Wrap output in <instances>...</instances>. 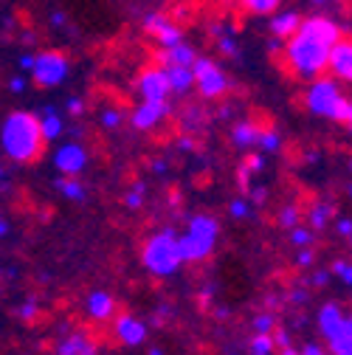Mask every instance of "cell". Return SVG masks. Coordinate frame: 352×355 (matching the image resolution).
<instances>
[{"label": "cell", "mask_w": 352, "mask_h": 355, "mask_svg": "<svg viewBox=\"0 0 352 355\" xmlns=\"http://www.w3.org/2000/svg\"><path fill=\"white\" fill-rule=\"evenodd\" d=\"M46 144H49V139H46V132H42L39 116H34L28 110H12L3 119V127H0V147H3L9 161L34 164V161H39Z\"/></svg>", "instance_id": "cell-1"}, {"label": "cell", "mask_w": 352, "mask_h": 355, "mask_svg": "<svg viewBox=\"0 0 352 355\" xmlns=\"http://www.w3.org/2000/svg\"><path fill=\"white\" fill-rule=\"evenodd\" d=\"M330 54H333V46H327V42L304 31L293 34L285 42V51H282L288 71L301 82H313L324 71H330Z\"/></svg>", "instance_id": "cell-2"}, {"label": "cell", "mask_w": 352, "mask_h": 355, "mask_svg": "<svg viewBox=\"0 0 352 355\" xmlns=\"http://www.w3.org/2000/svg\"><path fill=\"white\" fill-rule=\"evenodd\" d=\"M141 265L144 271L152 274L155 279H169L178 274V268L184 265V254H181V234L172 226L152 232L144 245H141Z\"/></svg>", "instance_id": "cell-3"}, {"label": "cell", "mask_w": 352, "mask_h": 355, "mask_svg": "<svg viewBox=\"0 0 352 355\" xmlns=\"http://www.w3.org/2000/svg\"><path fill=\"white\" fill-rule=\"evenodd\" d=\"M304 107L310 110L313 116H319V119H327V121H335V124H346L352 99L341 91L338 79L330 73V76H319L313 82H307Z\"/></svg>", "instance_id": "cell-4"}, {"label": "cell", "mask_w": 352, "mask_h": 355, "mask_svg": "<svg viewBox=\"0 0 352 355\" xmlns=\"http://www.w3.org/2000/svg\"><path fill=\"white\" fill-rule=\"evenodd\" d=\"M217 237H220V223L211 214H192L181 234L184 262H195V265L206 262L217 248Z\"/></svg>", "instance_id": "cell-5"}, {"label": "cell", "mask_w": 352, "mask_h": 355, "mask_svg": "<svg viewBox=\"0 0 352 355\" xmlns=\"http://www.w3.org/2000/svg\"><path fill=\"white\" fill-rule=\"evenodd\" d=\"M71 73V60L68 54L62 51H39L37 54V62H34V71L28 73L31 82L37 87H57L68 79Z\"/></svg>", "instance_id": "cell-6"}, {"label": "cell", "mask_w": 352, "mask_h": 355, "mask_svg": "<svg viewBox=\"0 0 352 355\" xmlns=\"http://www.w3.org/2000/svg\"><path fill=\"white\" fill-rule=\"evenodd\" d=\"M195 79H197V94L203 99H220V96H226L229 87H231L226 71L220 68L214 60H209V57H197V62H195Z\"/></svg>", "instance_id": "cell-7"}, {"label": "cell", "mask_w": 352, "mask_h": 355, "mask_svg": "<svg viewBox=\"0 0 352 355\" xmlns=\"http://www.w3.org/2000/svg\"><path fill=\"white\" fill-rule=\"evenodd\" d=\"M136 91L147 102H169L172 96V85H169V71L166 65H152L144 68L136 79Z\"/></svg>", "instance_id": "cell-8"}, {"label": "cell", "mask_w": 352, "mask_h": 355, "mask_svg": "<svg viewBox=\"0 0 352 355\" xmlns=\"http://www.w3.org/2000/svg\"><path fill=\"white\" fill-rule=\"evenodd\" d=\"M169 113H172L169 102H147V99H141L133 107V113H130V124H133L136 130H141V132H152L169 119Z\"/></svg>", "instance_id": "cell-9"}, {"label": "cell", "mask_w": 352, "mask_h": 355, "mask_svg": "<svg viewBox=\"0 0 352 355\" xmlns=\"http://www.w3.org/2000/svg\"><path fill=\"white\" fill-rule=\"evenodd\" d=\"M113 336H116V341L121 344V347H141L144 341H147V336H150V327H147V322H141L139 316H133V313H118L116 319H113Z\"/></svg>", "instance_id": "cell-10"}, {"label": "cell", "mask_w": 352, "mask_h": 355, "mask_svg": "<svg viewBox=\"0 0 352 355\" xmlns=\"http://www.w3.org/2000/svg\"><path fill=\"white\" fill-rule=\"evenodd\" d=\"M87 161H91V155L79 141H65L62 147L54 150V166L60 175H82Z\"/></svg>", "instance_id": "cell-11"}, {"label": "cell", "mask_w": 352, "mask_h": 355, "mask_svg": "<svg viewBox=\"0 0 352 355\" xmlns=\"http://www.w3.org/2000/svg\"><path fill=\"white\" fill-rule=\"evenodd\" d=\"M316 324H319V333L324 341L330 338H338L344 333H349V324H346V310L338 304V302H324L319 316H316Z\"/></svg>", "instance_id": "cell-12"}, {"label": "cell", "mask_w": 352, "mask_h": 355, "mask_svg": "<svg viewBox=\"0 0 352 355\" xmlns=\"http://www.w3.org/2000/svg\"><path fill=\"white\" fill-rule=\"evenodd\" d=\"M144 31L158 42L161 49H169V46H178V42H184V31L175 26L172 20H166L164 15H147L144 17Z\"/></svg>", "instance_id": "cell-13"}, {"label": "cell", "mask_w": 352, "mask_h": 355, "mask_svg": "<svg viewBox=\"0 0 352 355\" xmlns=\"http://www.w3.org/2000/svg\"><path fill=\"white\" fill-rule=\"evenodd\" d=\"M330 73L338 82L352 85V37H341L330 54Z\"/></svg>", "instance_id": "cell-14"}, {"label": "cell", "mask_w": 352, "mask_h": 355, "mask_svg": "<svg viewBox=\"0 0 352 355\" xmlns=\"http://www.w3.org/2000/svg\"><path fill=\"white\" fill-rule=\"evenodd\" d=\"M299 31L313 34L316 40L327 42V46H335V42L344 37V34H341V26H338L335 20H330V17H322V15H316V17H304Z\"/></svg>", "instance_id": "cell-15"}, {"label": "cell", "mask_w": 352, "mask_h": 355, "mask_svg": "<svg viewBox=\"0 0 352 355\" xmlns=\"http://www.w3.org/2000/svg\"><path fill=\"white\" fill-rule=\"evenodd\" d=\"M85 313L94 322H110L116 316V299L107 291H91L85 296Z\"/></svg>", "instance_id": "cell-16"}, {"label": "cell", "mask_w": 352, "mask_h": 355, "mask_svg": "<svg viewBox=\"0 0 352 355\" xmlns=\"http://www.w3.org/2000/svg\"><path fill=\"white\" fill-rule=\"evenodd\" d=\"M62 355H99V344L87 333H68L57 341V349Z\"/></svg>", "instance_id": "cell-17"}, {"label": "cell", "mask_w": 352, "mask_h": 355, "mask_svg": "<svg viewBox=\"0 0 352 355\" xmlns=\"http://www.w3.org/2000/svg\"><path fill=\"white\" fill-rule=\"evenodd\" d=\"M259 136H262V127H259L256 121H251V119H243V121H237L234 130H231V144L245 153V150L259 147Z\"/></svg>", "instance_id": "cell-18"}, {"label": "cell", "mask_w": 352, "mask_h": 355, "mask_svg": "<svg viewBox=\"0 0 352 355\" xmlns=\"http://www.w3.org/2000/svg\"><path fill=\"white\" fill-rule=\"evenodd\" d=\"M301 20H304V17H301L299 12H276V15L271 17L268 28H271L274 37H279V40H290L293 34H299Z\"/></svg>", "instance_id": "cell-19"}, {"label": "cell", "mask_w": 352, "mask_h": 355, "mask_svg": "<svg viewBox=\"0 0 352 355\" xmlns=\"http://www.w3.org/2000/svg\"><path fill=\"white\" fill-rule=\"evenodd\" d=\"M169 71V85H172V94H189L192 87H197V79H195V65H166Z\"/></svg>", "instance_id": "cell-20"}, {"label": "cell", "mask_w": 352, "mask_h": 355, "mask_svg": "<svg viewBox=\"0 0 352 355\" xmlns=\"http://www.w3.org/2000/svg\"><path fill=\"white\" fill-rule=\"evenodd\" d=\"M158 60H161V65H195L197 62V51L189 46V42H178V46L161 49Z\"/></svg>", "instance_id": "cell-21"}, {"label": "cell", "mask_w": 352, "mask_h": 355, "mask_svg": "<svg viewBox=\"0 0 352 355\" xmlns=\"http://www.w3.org/2000/svg\"><path fill=\"white\" fill-rule=\"evenodd\" d=\"M262 169H265V155H262V153H248V155L243 158V164L237 166V181H240V187H243V189H251V178L259 175Z\"/></svg>", "instance_id": "cell-22"}, {"label": "cell", "mask_w": 352, "mask_h": 355, "mask_svg": "<svg viewBox=\"0 0 352 355\" xmlns=\"http://www.w3.org/2000/svg\"><path fill=\"white\" fill-rule=\"evenodd\" d=\"M333 214H335V203H330V200H316L310 209H307V226L316 229V232H322V229H327V223L333 220Z\"/></svg>", "instance_id": "cell-23"}, {"label": "cell", "mask_w": 352, "mask_h": 355, "mask_svg": "<svg viewBox=\"0 0 352 355\" xmlns=\"http://www.w3.org/2000/svg\"><path fill=\"white\" fill-rule=\"evenodd\" d=\"M54 187H57V192H60L62 198H68V200H73V203H82V200L87 198V189H85V184L79 181L76 175H62Z\"/></svg>", "instance_id": "cell-24"}, {"label": "cell", "mask_w": 352, "mask_h": 355, "mask_svg": "<svg viewBox=\"0 0 352 355\" xmlns=\"http://www.w3.org/2000/svg\"><path fill=\"white\" fill-rule=\"evenodd\" d=\"M39 124H42V132H46V139H49V141H57L62 132H65L62 116H60L54 107H42V113H39Z\"/></svg>", "instance_id": "cell-25"}, {"label": "cell", "mask_w": 352, "mask_h": 355, "mask_svg": "<svg viewBox=\"0 0 352 355\" xmlns=\"http://www.w3.org/2000/svg\"><path fill=\"white\" fill-rule=\"evenodd\" d=\"M282 150V132L276 127H262V136H259V153L274 155Z\"/></svg>", "instance_id": "cell-26"}, {"label": "cell", "mask_w": 352, "mask_h": 355, "mask_svg": "<svg viewBox=\"0 0 352 355\" xmlns=\"http://www.w3.org/2000/svg\"><path fill=\"white\" fill-rule=\"evenodd\" d=\"M144 200H147V184L144 181H133L127 187V192H124V206L139 211L144 206Z\"/></svg>", "instance_id": "cell-27"}, {"label": "cell", "mask_w": 352, "mask_h": 355, "mask_svg": "<svg viewBox=\"0 0 352 355\" xmlns=\"http://www.w3.org/2000/svg\"><path fill=\"white\" fill-rule=\"evenodd\" d=\"M240 6L248 12V15H276L282 0H240Z\"/></svg>", "instance_id": "cell-28"}, {"label": "cell", "mask_w": 352, "mask_h": 355, "mask_svg": "<svg viewBox=\"0 0 352 355\" xmlns=\"http://www.w3.org/2000/svg\"><path fill=\"white\" fill-rule=\"evenodd\" d=\"M15 316H17L20 322H26V324L37 322V319H39V302H37L34 296H28L26 302H20V304L15 307Z\"/></svg>", "instance_id": "cell-29"}, {"label": "cell", "mask_w": 352, "mask_h": 355, "mask_svg": "<svg viewBox=\"0 0 352 355\" xmlns=\"http://www.w3.org/2000/svg\"><path fill=\"white\" fill-rule=\"evenodd\" d=\"M299 220H301V209L296 206V203H288V206H282L279 209V214H276V223L282 226V229H293V226H299Z\"/></svg>", "instance_id": "cell-30"}, {"label": "cell", "mask_w": 352, "mask_h": 355, "mask_svg": "<svg viewBox=\"0 0 352 355\" xmlns=\"http://www.w3.org/2000/svg\"><path fill=\"white\" fill-rule=\"evenodd\" d=\"M313 234H316V229H310V226H293L288 240H290L296 248H307V245L313 243Z\"/></svg>", "instance_id": "cell-31"}, {"label": "cell", "mask_w": 352, "mask_h": 355, "mask_svg": "<svg viewBox=\"0 0 352 355\" xmlns=\"http://www.w3.org/2000/svg\"><path fill=\"white\" fill-rule=\"evenodd\" d=\"M99 124H102L105 130H118V127L124 124V113H121L118 107H105V110L99 113Z\"/></svg>", "instance_id": "cell-32"}, {"label": "cell", "mask_w": 352, "mask_h": 355, "mask_svg": "<svg viewBox=\"0 0 352 355\" xmlns=\"http://www.w3.org/2000/svg\"><path fill=\"white\" fill-rule=\"evenodd\" d=\"M324 344H327L330 355H352V333H344V336L330 338V341H324Z\"/></svg>", "instance_id": "cell-33"}, {"label": "cell", "mask_w": 352, "mask_h": 355, "mask_svg": "<svg viewBox=\"0 0 352 355\" xmlns=\"http://www.w3.org/2000/svg\"><path fill=\"white\" fill-rule=\"evenodd\" d=\"M251 327H254V333H274V330H276V316L271 313V310H268V313L262 310V313L254 316Z\"/></svg>", "instance_id": "cell-34"}, {"label": "cell", "mask_w": 352, "mask_h": 355, "mask_svg": "<svg viewBox=\"0 0 352 355\" xmlns=\"http://www.w3.org/2000/svg\"><path fill=\"white\" fill-rule=\"evenodd\" d=\"M229 217L231 220H248L251 217V198H234L229 203Z\"/></svg>", "instance_id": "cell-35"}, {"label": "cell", "mask_w": 352, "mask_h": 355, "mask_svg": "<svg viewBox=\"0 0 352 355\" xmlns=\"http://www.w3.org/2000/svg\"><path fill=\"white\" fill-rule=\"evenodd\" d=\"M333 277H338L346 288H352V262L349 259H335L333 262Z\"/></svg>", "instance_id": "cell-36"}, {"label": "cell", "mask_w": 352, "mask_h": 355, "mask_svg": "<svg viewBox=\"0 0 352 355\" xmlns=\"http://www.w3.org/2000/svg\"><path fill=\"white\" fill-rule=\"evenodd\" d=\"M200 121H203V110L200 107H189L184 113V119H181V127H184V132H195Z\"/></svg>", "instance_id": "cell-37"}, {"label": "cell", "mask_w": 352, "mask_h": 355, "mask_svg": "<svg viewBox=\"0 0 352 355\" xmlns=\"http://www.w3.org/2000/svg\"><path fill=\"white\" fill-rule=\"evenodd\" d=\"M313 262H316V254H313L310 245H307V248H299V254H296V268H310Z\"/></svg>", "instance_id": "cell-38"}, {"label": "cell", "mask_w": 352, "mask_h": 355, "mask_svg": "<svg viewBox=\"0 0 352 355\" xmlns=\"http://www.w3.org/2000/svg\"><path fill=\"white\" fill-rule=\"evenodd\" d=\"M335 234L344 237V240L352 237V217H344V214H341V217L335 220Z\"/></svg>", "instance_id": "cell-39"}, {"label": "cell", "mask_w": 352, "mask_h": 355, "mask_svg": "<svg viewBox=\"0 0 352 355\" xmlns=\"http://www.w3.org/2000/svg\"><path fill=\"white\" fill-rule=\"evenodd\" d=\"M248 198H251L254 206H265L268 203V189L265 187H251L248 189Z\"/></svg>", "instance_id": "cell-40"}, {"label": "cell", "mask_w": 352, "mask_h": 355, "mask_svg": "<svg viewBox=\"0 0 352 355\" xmlns=\"http://www.w3.org/2000/svg\"><path fill=\"white\" fill-rule=\"evenodd\" d=\"M26 87H28V79H26L23 73H17V76L9 79V91H12V94L20 96V94H26Z\"/></svg>", "instance_id": "cell-41"}, {"label": "cell", "mask_w": 352, "mask_h": 355, "mask_svg": "<svg viewBox=\"0 0 352 355\" xmlns=\"http://www.w3.org/2000/svg\"><path fill=\"white\" fill-rule=\"evenodd\" d=\"M65 107H68L71 116H82V113H85V99H82V96H68Z\"/></svg>", "instance_id": "cell-42"}, {"label": "cell", "mask_w": 352, "mask_h": 355, "mask_svg": "<svg viewBox=\"0 0 352 355\" xmlns=\"http://www.w3.org/2000/svg\"><path fill=\"white\" fill-rule=\"evenodd\" d=\"M34 62H37V54H20V57H17V68H20L23 73H31V71H34Z\"/></svg>", "instance_id": "cell-43"}, {"label": "cell", "mask_w": 352, "mask_h": 355, "mask_svg": "<svg viewBox=\"0 0 352 355\" xmlns=\"http://www.w3.org/2000/svg\"><path fill=\"white\" fill-rule=\"evenodd\" d=\"M330 274H333V271H313V274H310V288H327Z\"/></svg>", "instance_id": "cell-44"}, {"label": "cell", "mask_w": 352, "mask_h": 355, "mask_svg": "<svg viewBox=\"0 0 352 355\" xmlns=\"http://www.w3.org/2000/svg\"><path fill=\"white\" fill-rule=\"evenodd\" d=\"M307 299H310V293H307V288H293V291L288 293V302H290V304H304Z\"/></svg>", "instance_id": "cell-45"}, {"label": "cell", "mask_w": 352, "mask_h": 355, "mask_svg": "<svg viewBox=\"0 0 352 355\" xmlns=\"http://www.w3.org/2000/svg\"><path fill=\"white\" fill-rule=\"evenodd\" d=\"M169 316H172V304H166V302H164V304L158 307V313H155V319H152V327H161V324H164V322H166Z\"/></svg>", "instance_id": "cell-46"}, {"label": "cell", "mask_w": 352, "mask_h": 355, "mask_svg": "<svg viewBox=\"0 0 352 355\" xmlns=\"http://www.w3.org/2000/svg\"><path fill=\"white\" fill-rule=\"evenodd\" d=\"M274 341H276V349H285V347H293V338L288 330H274Z\"/></svg>", "instance_id": "cell-47"}, {"label": "cell", "mask_w": 352, "mask_h": 355, "mask_svg": "<svg viewBox=\"0 0 352 355\" xmlns=\"http://www.w3.org/2000/svg\"><path fill=\"white\" fill-rule=\"evenodd\" d=\"M195 147H197V144H195V139L189 136V132H184V136L178 139V150H181V153H195Z\"/></svg>", "instance_id": "cell-48"}, {"label": "cell", "mask_w": 352, "mask_h": 355, "mask_svg": "<svg viewBox=\"0 0 352 355\" xmlns=\"http://www.w3.org/2000/svg\"><path fill=\"white\" fill-rule=\"evenodd\" d=\"M299 355H330V349H324V347H319V344H304V347L299 349Z\"/></svg>", "instance_id": "cell-49"}, {"label": "cell", "mask_w": 352, "mask_h": 355, "mask_svg": "<svg viewBox=\"0 0 352 355\" xmlns=\"http://www.w3.org/2000/svg\"><path fill=\"white\" fill-rule=\"evenodd\" d=\"M197 296H200V302H203V304H209V302H211V296H214V282H206V285L200 288V293H197Z\"/></svg>", "instance_id": "cell-50"}, {"label": "cell", "mask_w": 352, "mask_h": 355, "mask_svg": "<svg viewBox=\"0 0 352 355\" xmlns=\"http://www.w3.org/2000/svg\"><path fill=\"white\" fill-rule=\"evenodd\" d=\"M150 166H152V172H155V175H166V169H169V164H166L164 158H155V161H150Z\"/></svg>", "instance_id": "cell-51"}, {"label": "cell", "mask_w": 352, "mask_h": 355, "mask_svg": "<svg viewBox=\"0 0 352 355\" xmlns=\"http://www.w3.org/2000/svg\"><path fill=\"white\" fill-rule=\"evenodd\" d=\"M9 232H12V223H9V217H3V220H0V234L9 237Z\"/></svg>", "instance_id": "cell-52"}, {"label": "cell", "mask_w": 352, "mask_h": 355, "mask_svg": "<svg viewBox=\"0 0 352 355\" xmlns=\"http://www.w3.org/2000/svg\"><path fill=\"white\" fill-rule=\"evenodd\" d=\"M51 23H54V26H65V15H62V12H54V15H51Z\"/></svg>", "instance_id": "cell-53"}, {"label": "cell", "mask_w": 352, "mask_h": 355, "mask_svg": "<svg viewBox=\"0 0 352 355\" xmlns=\"http://www.w3.org/2000/svg\"><path fill=\"white\" fill-rule=\"evenodd\" d=\"M344 127H346V132L352 136V107H349V119H346V124H344Z\"/></svg>", "instance_id": "cell-54"}, {"label": "cell", "mask_w": 352, "mask_h": 355, "mask_svg": "<svg viewBox=\"0 0 352 355\" xmlns=\"http://www.w3.org/2000/svg\"><path fill=\"white\" fill-rule=\"evenodd\" d=\"M147 355H164V349H161V347H152V349H150Z\"/></svg>", "instance_id": "cell-55"}, {"label": "cell", "mask_w": 352, "mask_h": 355, "mask_svg": "<svg viewBox=\"0 0 352 355\" xmlns=\"http://www.w3.org/2000/svg\"><path fill=\"white\" fill-rule=\"evenodd\" d=\"M346 324H349V333H352V310L346 313Z\"/></svg>", "instance_id": "cell-56"}, {"label": "cell", "mask_w": 352, "mask_h": 355, "mask_svg": "<svg viewBox=\"0 0 352 355\" xmlns=\"http://www.w3.org/2000/svg\"><path fill=\"white\" fill-rule=\"evenodd\" d=\"M310 3H313V6H324V3H327V0H310Z\"/></svg>", "instance_id": "cell-57"}, {"label": "cell", "mask_w": 352, "mask_h": 355, "mask_svg": "<svg viewBox=\"0 0 352 355\" xmlns=\"http://www.w3.org/2000/svg\"><path fill=\"white\" fill-rule=\"evenodd\" d=\"M346 195H349V198H352V184H349V187H346Z\"/></svg>", "instance_id": "cell-58"}, {"label": "cell", "mask_w": 352, "mask_h": 355, "mask_svg": "<svg viewBox=\"0 0 352 355\" xmlns=\"http://www.w3.org/2000/svg\"><path fill=\"white\" fill-rule=\"evenodd\" d=\"M217 3H223V6H226V3H231V0H217Z\"/></svg>", "instance_id": "cell-59"}, {"label": "cell", "mask_w": 352, "mask_h": 355, "mask_svg": "<svg viewBox=\"0 0 352 355\" xmlns=\"http://www.w3.org/2000/svg\"><path fill=\"white\" fill-rule=\"evenodd\" d=\"M349 169H352V158H349Z\"/></svg>", "instance_id": "cell-60"}, {"label": "cell", "mask_w": 352, "mask_h": 355, "mask_svg": "<svg viewBox=\"0 0 352 355\" xmlns=\"http://www.w3.org/2000/svg\"><path fill=\"white\" fill-rule=\"evenodd\" d=\"M335 3H344V0H335Z\"/></svg>", "instance_id": "cell-61"}, {"label": "cell", "mask_w": 352, "mask_h": 355, "mask_svg": "<svg viewBox=\"0 0 352 355\" xmlns=\"http://www.w3.org/2000/svg\"><path fill=\"white\" fill-rule=\"evenodd\" d=\"M349 245H352V237H349Z\"/></svg>", "instance_id": "cell-62"}, {"label": "cell", "mask_w": 352, "mask_h": 355, "mask_svg": "<svg viewBox=\"0 0 352 355\" xmlns=\"http://www.w3.org/2000/svg\"><path fill=\"white\" fill-rule=\"evenodd\" d=\"M54 355H62V352H54Z\"/></svg>", "instance_id": "cell-63"}]
</instances>
